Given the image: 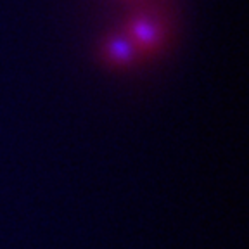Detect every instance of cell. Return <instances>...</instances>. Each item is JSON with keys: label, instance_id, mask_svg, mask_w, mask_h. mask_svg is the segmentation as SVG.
Listing matches in <instances>:
<instances>
[{"label": "cell", "instance_id": "obj_3", "mask_svg": "<svg viewBox=\"0 0 249 249\" xmlns=\"http://www.w3.org/2000/svg\"><path fill=\"white\" fill-rule=\"evenodd\" d=\"M126 2H144V0H126Z\"/></svg>", "mask_w": 249, "mask_h": 249}, {"label": "cell", "instance_id": "obj_1", "mask_svg": "<svg viewBox=\"0 0 249 249\" xmlns=\"http://www.w3.org/2000/svg\"><path fill=\"white\" fill-rule=\"evenodd\" d=\"M137 57H151L164 47L168 38L166 16L152 7H140L128 16L121 30Z\"/></svg>", "mask_w": 249, "mask_h": 249}, {"label": "cell", "instance_id": "obj_2", "mask_svg": "<svg viewBox=\"0 0 249 249\" xmlns=\"http://www.w3.org/2000/svg\"><path fill=\"white\" fill-rule=\"evenodd\" d=\"M101 54L111 66H130L132 62L139 61L133 47L130 45V42L124 38L123 33L118 35H111L107 40H104L101 49Z\"/></svg>", "mask_w": 249, "mask_h": 249}]
</instances>
